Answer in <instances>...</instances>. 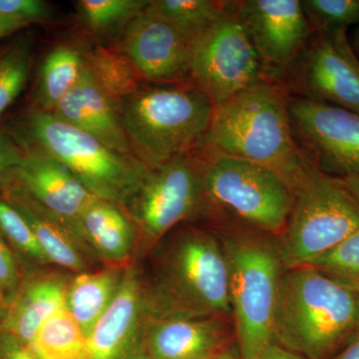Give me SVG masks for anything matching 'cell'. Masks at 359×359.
I'll list each match as a JSON object with an SVG mask.
<instances>
[{
  "mask_svg": "<svg viewBox=\"0 0 359 359\" xmlns=\"http://www.w3.org/2000/svg\"><path fill=\"white\" fill-rule=\"evenodd\" d=\"M126 266L107 264L96 271H83L71 278L66 297V309L88 337L99 318L114 299Z\"/></svg>",
  "mask_w": 359,
  "mask_h": 359,
  "instance_id": "22",
  "label": "cell"
},
{
  "mask_svg": "<svg viewBox=\"0 0 359 359\" xmlns=\"http://www.w3.org/2000/svg\"><path fill=\"white\" fill-rule=\"evenodd\" d=\"M51 113L94 137L111 150L134 158L117 106L97 85L86 66L79 81Z\"/></svg>",
  "mask_w": 359,
  "mask_h": 359,
  "instance_id": "18",
  "label": "cell"
},
{
  "mask_svg": "<svg viewBox=\"0 0 359 359\" xmlns=\"http://www.w3.org/2000/svg\"><path fill=\"white\" fill-rule=\"evenodd\" d=\"M120 208L133 224L137 242L146 249L159 244L183 222L204 216L202 163L197 151L149 169Z\"/></svg>",
  "mask_w": 359,
  "mask_h": 359,
  "instance_id": "9",
  "label": "cell"
},
{
  "mask_svg": "<svg viewBox=\"0 0 359 359\" xmlns=\"http://www.w3.org/2000/svg\"><path fill=\"white\" fill-rule=\"evenodd\" d=\"M289 96L282 82L268 77L215 106L201 147L268 168L294 193L318 167L295 137Z\"/></svg>",
  "mask_w": 359,
  "mask_h": 359,
  "instance_id": "1",
  "label": "cell"
},
{
  "mask_svg": "<svg viewBox=\"0 0 359 359\" xmlns=\"http://www.w3.org/2000/svg\"><path fill=\"white\" fill-rule=\"evenodd\" d=\"M115 48L149 83L191 80V47L166 20L144 11L120 33Z\"/></svg>",
  "mask_w": 359,
  "mask_h": 359,
  "instance_id": "14",
  "label": "cell"
},
{
  "mask_svg": "<svg viewBox=\"0 0 359 359\" xmlns=\"http://www.w3.org/2000/svg\"><path fill=\"white\" fill-rule=\"evenodd\" d=\"M32 35L18 36L0 46V116L6 113L27 85L33 61Z\"/></svg>",
  "mask_w": 359,
  "mask_h": 359,
  "instance_id": "27",
  "label": "cell"
},
{
  "mask_svg": "<svg viewBox=\"0 0 359 359\" xmlns=\"http://www.w3.org/2000/svg\"><path fill=\"white\" fill-rule=\"evenodd\" d=\"M118 113L134 158L155 169L201 147L214 105L192 81L145 82Z\"/></svg>",
  "mask_w": 359,
  "mask_h": 359,
  "instance_id": "4",
  "label": "cell"
},
{
  "mask_svg": "<svg viewBox=\"0 0 359 359\" xmlns=\"http://www.w3.org/2000/svg\"><path fill=\"white\" fill-rule=\"evenodd\" d=\"M230 318L150 316L145 359H208L230 347Z\"/></svg>",
  "mask_w": 359,
  "mask_h": 359,
  "instance_id": "17",
  "label": "cell"
},
{
  "mask_svg": "<svg viewBox=\"0 0 359 359\" xmlns=\"http://www.w3.org/2000/svg\"><path fill=\"white\" fill-rule=\"evenodd\" d=\"M208 359H242V358H241L238 349L231 348L230 346L229 348L224 349L222 353Z\"/></svg>",
  "mask_w": 359,
  "mask_h": 359,
  "instance_id": "39",
  "label": "cell"
},
{
  "mask_svg": "<svg viewBox=\"0 0 359 359\" xmlns=\"http://www.w3.org/2000/svg\"><path fill=\"white\" fill-rule=\"evenodd\" d=\"M22 282L15 257L0 233V290L6 297L8 306L18 294Z\"/></svg>",
  "mask_w": 359,
  "mask_h": 359,
  "instance_id": "33",
  "label": "cell"
},
{
  "mask_svg": "<svg viewBox=\"0 0 359 359\" xmlns=\"http://www.w3.org/2000/svg\"><path fill=\"white\" fill-rule=\"evenodd\" d=\"M236 6L266 74L280 80L313 32L302 1L245 0Z\"/></svg>",
  "mask_w": 359,
  "mask_h": 359,
  "instance_id": "13",
  "label": "cell"
},
{
  "mask_svg": "<svg viewBox=\"0 0 359 359\" xmlns=\"http://www.w3.org/2000/svg\"><path fill=\"white\" fill-rule=\"evenodd\" d=\"M85 66V52L81 49L70 44L51 49L40 66L33 106L53 112L63 97L79 81Z\"/></svg>",
  "mask_w": 359,
  "mask_h": 359,
  "instance_id": "23",
  "label": "cell"
},
{
  "mask_svg": "<svg viewBox=\"0 0 359 359\" xmlns=\"http://www.w3.org/2000/svg\"><path fill=\"white\" fill-rule=\"evenodd\" d=\"M294 197L289 221L276 237L285 271L309 266L359 230V202L342 179L316 168Z\"/></svg>",
  "mask_w": 359,
  "mask_h": 359,
  "instance_id": "8",
  "label": "cell"
},
{
  "mask_svg": "<svg viewBox=\"0 0 359 359\" xmlns=\"http://www.w3.org/2000/svg\"><path fill=\"white\" fill-rule=\"evenodd\" d=\"M342 181L346 184V188L348 189L349 192L353 194V197L359 202V178L342 179Z\"/></svg>",
  "mask_w": 359,
  "mask_h": 359,
  "instance_id": "40",
  "label": "cell"
},
{
  "mask_svg": "<svg viewBox=\"0 0 359 359\" xmlns=\"http://www.w3.org/2000/svg\"><path fill=\"white\" fill-rule=\"evenodd\" d=\"M228 266L233 334L242 359H259L273 344V323L283 269L276 237L218 226Z\"/></svg>",
  "mask_w": 359,
  "mask_h": 359,
  "instance_id": "5",
  "label": "cell"
},
{
  "mask_svg": "<svg viewBox=\"0 0 359 359\" xmlns=\"http://www.w3.org/2000/svg\"><path fill=\"white\" fill-rule=\"evenodd\" d=\"M79 229L92 255L107 264L126 266L137 233L119 205L95 198L80 216Z\"/></svg>",
  "mask_w": 359,
  "mask_h": 359,
  "instance_id": "21",
  "label": "cell"
},
{
  "mask_svg": "<svg viewBox=\"0 0 359 359\" xmlns=\"http://www.w3.org/2000/svg\"><path fill=\"white\" fill-rule=\"evenodd\" d=\"M8 304H7L6 297L0 290V323L6 318Z\"/></svg>",
  "mask_w": 359,
  "mask_h": 359,
  "instance_id": "41",
  "label": "cell"
},
{
  "mask_svg": "<svg viewBox=\"0 0 359 359\" xmlns=\"http://www.w3.org/2000/svg\"><path fill=\"white\" fill-rule=\"evenodd\" d=\"M0 233L28 259L39 264H49L29 224L4 196L0 197Z\"/></svg>",
  "mask_w": 359,
  "mask_h": 359,
  "instance_id": "30",
  "label": "cell"
},
{
  "mask_svg": "<svg viewBox=\"0 0 359 359\" xmlns=\"http://www.w3.org/2000/svg\"><path fill=\"white\" fill-rule=\"evenodd\" d=\"M346 30H313L280 77L290 95L359 113V56Z\"/></svg>",
  "mask_w": 359,
  "mask_h": 359,
  "instance_id": "11",
  "label": "cell"
},
{
  "mask_svg": "<svg viewBox=\"0 0 359 359\" xmlns=\"http://www.w3.org/2000/svg\"><path fill=\"white\" fill-rule=\"evenodd\" d=\"M70 280L59 273H40L23 280L0 330L27 346L45 321L66 309Z\"/></svg>",
  "mask_w": 359,
  "mask_h": 359,
  "instance_id": "19",
  "label": "cell"
},
{
  "mask_svg": "<svg viewBox=\"0 0 359 359\" xmlns=\"http://www.w3.org/2000/svg\"><path fill=\"white\" fill-rule=\"evenodd\" d=\"M302 4L313 30L359 26V0H304Z\"/></svg>",
  "mask_w": 359,
  "mask_h": 359,
  "instance_id": "31",
  "label": "cell"
},
{
  "mask_svg": "<svg viewBox=\"0 0 359 359\" xmlns=\"http://www.w3.org/2000/svg\"><path fill=\"white\" fill-rule=\"evenodd\" d=\"M27 347L37 359H87L86 337L66 309L45 321Z\"/></svg>",
  "mask_w": 359,
  "mask_h": 359,
  "instance_id": "25",
  "label": "cell"
},
{
  "mask_svg": "<svg viewBox=\"0 0 359 359\" xmlns=\"http://www.w3.org/2000/svg\"><path fill=\"white\" fill-rule=\"evenodd\" d=\"M191 80L217 106L268 78L237 13L228 1L221 16L191 44Z\"/></svg>",
  "mask_w": 359,
  "mask_h": 359,
  "instance_id": "10",
  "label": "cell"
},
{
  "mask_svg": "<svg viewBox=\"0 0 359 359\" xmlns=\"http://www.w3.org/2000/svg\"><path fill=\"white\" fill-rule=\"evenodd\" d=\"M330 359H359V328L346 346Z\"/></svg>",
  "mask_w": 359,
  "mask_h": 359,
  "instance_id": "37",
  "label": "cell"
},
{
  "mask_svg": "<svg viewBox=\"0 0 359 359\" xmlns=\"http://www.w3.org/2000/svg\"><path fill=\"white\" fill-rule=\"evenodd\" d=\"M29 26L32 25L25 21L0 14V40L6 39L11 35L18 34Z\"/></svg>",
  "mask_w": 359,
  "mask_h": 359,
  "instance_id": "36",
  "label": "cell"
},
{
  "mask_svg": "<svg viewBox=\"0 0 359 359\" xmlns=\"http://www.w3.org/2000/svg\"><path fill=\"white\" fill-rule=\"evenodd\" d=\"M6 131L22 149H36L55 158L99 199L121 205L149 168L119 154L53 113L32 106Z\"/></svg>",
  "mask_w": 359,
  "mask_h": 359,
  "instance_id": "7",
  "label": "cell"
},
{
  "mask_svg": "<svg viewBox=\"0 0 359 359\" xmlns=\"http://www.w3.org/2000/svg\"><path fill=\"white\" fill-rule=\"evenodd\" d=\"M309 266L359 292V230Z\"/></svg>",
  "mask_w": 359,
  "mask_h": 359,
  "instance_id": "29",
  "label": "cell"
},
{
  "mask_svg": "<svg viewBox=\"0 0 359 359\" xmlns=\"http://www.w3.org/2000/svg\"><path fill=\"white\" fill-rule=\"evenodd\" d=\"M226 4L212 0H150L146 11L166 20L191 46L216 22Z\"/></svg>",
  "mask_w": 359,
  "mask_h": 359,
  "instance_id": "26",
  "label": "cell"
},
{
  "mask_svg": "<svg viewBox=\"0 0 359 359\" xmlns=\"http://www.w3.org/2000/svg\"><path fill=\"white\" fill-rule=\"evenodd\" d=\"M23 157V149L6 129H0V186L8 180Z\"/></svg>",
  "mask_w": 359,
  "mask_h": 359,
  "instance_id": "34",
  "label": "cell"
},
{
  "mask_svg": "<svg viewBox=\"0 0 359 359\" xmlns=\"http://www.w3.org/2000/svg\"><path fill=\"white\" fill-rule=\"evenodd\" d=\"M85 60L97 85L114 102L117 109L123 101L145 83L128 58L115 47L96 46L85 52Z\"/></svg>",
  "mask_w": 359,
  "mask_h": 359,
  "instance_id": "24",
  "label": "cell"
},
{
  "mask_svg": "<svg viewBox=\"0 0 359 359\" xmlns=\"http://www.w3.org/2000/svg\"><path fill=\"white\" fill-rule=\"evenodd\" d=\"M150 316L143 278L128 266L109 308L87 337V359H145L144 339Z\"/></svg>",
  "mask_w": 359,
  "mask_h": 359,
  "instance_id": "15",
  "label": "cell"
},
{
  "mask_svg": "<svg viewBox=\"0 0 359 359\" xmlns=\"http://www.w3.org/2000/svg\"><path fill=\"white\" fill-rule=\"evenodd\" d=\"M2 196L22 215L39 241L49 264L79 273L87 271L91 254L69 226L54 218L13 186L1 187Z\"/></svg>",
  "mask_w": 359,
  "mask_h": 359,
  "instance_id": "20",
  "label": "cell"
},
{
  "mask_svg": "<svg viewBox=\"0 0 359 359\" xmlns=\"http://www.w3.org/2000/svg\"><path fill=\"white\" fill-rule=\"evenodd\" d=\"M4 186L20 189L54 218L69 226L85 244L79 219L96 197L55 158L36 149H23L20 165L0 188Z\"/></svg>",
  "mask_w": 359,
  "mask_h": 359,
  "instance_id": "16",
  "label": "cell"
},
{
  "mask_svg": "<svg viewBox=\"0 0 359 359\" xmlns=\"http://www.w3.org/2000/svg\"><path fill=\"white\" fill-rule=\"evenodd\" d=\"M0 359H37L30 349L8 332L0 330Z\"/></svg>",
  "mask_w": 359,
  "mask_h": 359,
  "instance_id": "35",
  "label": "cell"
},
{
  "mask_svg": "<svg viewBox=\"0 0 359 359\" xmlns=\"http://www.w3.org/2000/svg\"><path fill=\"white\" fill-rule=\"evenodd\" d=\"M353 47L354 50H355L356 53L359 56V26L356 28L355 32H354L353 42Z\"/></svg>",
  "mask_w": 359,
  "mask_h": 359,
  "instance_id": "42",
  "label": "cell"
},
{
  "mask_svg": "<svg viewBox=\"0 0 359 359\" xmlns=\"http://www.w3.org/2000/svg\"><path fill=\"white\" fill-rule=\"evenodd\" d=\"M259 359H304L297 354L290 353L283 347L278 346L273 342L264 351Z\"/></svg>",
  "mask_w": 359,
  "mask_h": 359,
  "instance_id": "38",
  "label": "cell"
},
{
  "mask_svg": "<svg viewBox=\"0 0 359 359\" xmlns=\"http://www.w3.org/2000/svg\"><path fill=\"white\" fill-rule=\"evenodd\" d=\"M289 113L299 145L321 171L359 178V113L289 96Z\"/></svg>",
  "mask_w": 359,
  "mask_h": 359,
  "instance_id": "12",
  "label": "cell"
},
{
  "mask_svg": "<svg viewBox=\"0 0 359 359\" xmlns=\"http://www.w3.org/2000/svg\"><path fill=\"white\" fill-rule=\"evenodd\" d=\"M197 151L202 163L204 216L278 237L289 221L294 193L275 172L212 149Z\"/></svg>",
  "mask_w": 359,
  "mask_h": 359,
  "instance_id": "6",
  "label": "cell"
},
{
  "mask_svg": "<svg viewBox=\"0 0 359 359\" xmlns=\"http://www.w3.org/2000/svg\"><path fill=\"white\" fill-rule=\"evenodd\" d=\"M150 0H82L78 2L82 18L90 29L109 33L120 29L143 13Z\"/></svg>",
  "mask_w": 359,
  "mask_h": 359,
  "instance_id": "28",
  "label": "cell"
},
{
  "mask_svg": "<svg viewBox=\"0 0 359 359\" xmlns=\"http://www.w3.org/2000/svg\"><path fill=\"white\" fill-rule=\"evenodd\" d=\"M359 328V292L311 266L283 271L273 342L304 359H330Z\"/></svg>",
  "mask_w": 359,
  "mask_h": 359,
  "instance_id": "2",
  "label": "cell"
},
{
  "mask_svg": "<svg viewBox=\"0 0 359 359\" xmlns=\"http://www.w3.org/2000/svg\"><path fill=\"white\" fill-rule=\"evenodd\" d=\"M144 283L151 316L231 320L228 266L217 231L192 226L174 233Z\"/></svg>",
  "mask_w": 359,
  "mask_h": 359,
  "instance_id": "3",
  "label": "cell"
},
{
  "mask_svg": "<svg viewBox=\"0 0 359 359\" xmlns=\"http://www.w3.org/2000/svg\"><path fill=\"white\" fill-rule=\"evenodd\" d=\"M0 14L32 25L49 20L52 11L42 0H0Z\"/></svg>",
  "mask_w": 359,
  "mask_h": 359,
  "instance_id": "32",
  "label": "cell"
}]
</instances>
